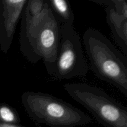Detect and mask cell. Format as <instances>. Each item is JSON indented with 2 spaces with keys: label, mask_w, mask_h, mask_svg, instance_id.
<instances>
[{
  "label": "cell",
  "mask_w": 127,
  "mask_h": 127,
  "mask_svg": "<svg viewBox=\"0 0 127 127\" xmlns=\"http://www.w3.org/2000/svg\"><path fill=\"white\" fill-rule=\"evenodd\" d=\"M0 123L19 125L21 119L17 110L6 103L0 104Z\"/></svg>",
  "instance_id": "cell-10"
},
{
  "label": "cell",
  "mask_w": 127,
  "mask_h": 127,
  "mask_svg": "<svg viewBox=\"0 0 127 127\" xmlns=\"http://www.w3.org/2000/svg\"><path fill=\"white\" fill-rule=\"evenodd\" d=\"M61 23L48 6L40 25L35 41L36 53L48 74L53 76L60 51Z\"/></svg>",
  "instance_id": "cell-5"
},
{
  "label": "cell",
  "mask_w": 127,
  "mask_h": 127,
  "mask_svg": "<svg viewBox=\"0 0 127 127\" xmlns=\"http://www.w3.org/2000/svg\"><path fill=\"white\" fill-rule=\"evenodd\" d=\"M93 2L106 6L107 22L110 27L112 35L117 44L124 54L127 55V16L119 13L113 6L111 0H100Z\"/></svg>",
  "instance_id": "cell-8"
},
{
  "label": "cell",
  "mask_w": 127,
  "mask_h": 127,
  "mask_svg": "<svg viewBox=\"0 0 127 127\" xmlns=\"http://www.w3.org/2000/svg\"><path fill=\"white\" fill-rule=\"evenodd\" d=\"M0 127H26L24 126H21L19 125H11V124H6L0 123Z\"/></svg>",
  "instance_id": "cell-11"
},
{
  "label": "cell",
  "mask_w": 127,
  "mask_h": 127,
  "mask_svg": "<svg viewBox=\"0 0 127 127\" xmlns=\"http://www.w3.org/2000/svg\"><path fill=\"white\" fill-rule=\"evenodd\" d=\"M50 7L61 24L73 25L74 16L70 4L66 0L48 1Z\"/></svg>",
  "instance_id": "cell-9"
},
{
  "label": "cell",
  "mask_w": 127,
  "mask_h": 127,
  "mask_svg": "<svg viewBox=\"0 0 127 127\" xmlns=\"http://www.w3.org/2000/svg\"><path fill=\"white\" fill-rule=\"evenodd\" d=\"M68 95L105 127H127V109L100 88L84 83L63 86Z\"/></svg>",
  "instance_id": "cell-3"
},
{
  "label": "cell",
  "mask_w": 127,
  "mask_h": 127,
  "mask_svg": "<svg viewBox=\"0 0 127 127\" xmlns=\"http://www.w3.org/2000/svg\"><path fill=\"white\" fill-rule=\"evenodd\" d=\"M3 5V43L1 48L6 53L10 48L16 26L27 0H2Z\"/></svg>",
  "instance_id": "cell-7"
},
{
  "label": "cell",
  "mask_w": 127,
  "mask_h": 127,
  "mask_svg": "<svg viewBox=\"0 0 127 127\" xmlns=\"http://www.w3.org/2000/svg\"><path fill=\"white\" fill-rule=\"evenodd\" d=\"M83 40L91 68L95 75L127 95L126 57L95 29H87Z\"/></svg>",
  "instance_id": "cell-1"
},
{
  "label": "cell",
  "mask_w": 127,
  "mask_h": 127,
  "mask_svg": "<svg viewBox=\"0 0 127 127\" xmlns=\"http://www.w3.org/2000/svg\"><path fill=\"white\" fill-rule=\"evenodd\" d=\"M21 101L31 119L50 127H75L88 125L92 118L69 103L40 92L26 91Z\"/></svg>",
  "instance_id": "cell-2"
},
{
  "label": "cell",
  "mask_w": 127,
  "mask_h": 127,
  "mask_svg": "<svg viewBox=\"0 0 127 127\" xmlns=\"http://www.w3.org/2000/svg\"><path fill=\"white\" fill-rule=\"evenodd\" d=\"M88 69L81 38L74 26L62 24L59 54L53 76L61 80L84 76Z\"/></svg>",
  "instance_id": "cell-4"
},
{
  "label": "cell",
  "mask_w": 127,
  "mask_h": 127,
  "mask_svg": "<svg viewBox=\"0 0 127 127\" xmlns=\"http://www.w3.org/2000/svg\"><path fill=\"white\" fill-rule=\"evenodd\" d=\"M48 6V1L46 0H29L21 15L20 50L26 59L33 64L40 60L36 53V37Z\"/></svg>",
  "instance_id": "cell-6"
}]
</instances>
